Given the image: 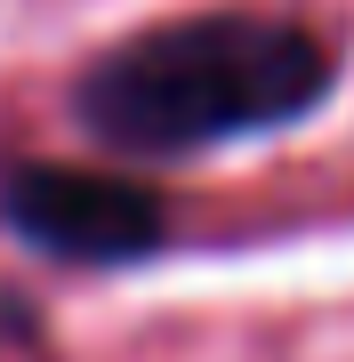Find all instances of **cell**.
Here are the masks:
<instances>
[{
	"label": "cell",
	"instance_id": "obj_1",
	"mask_svg": "<svg viewBox=\"0 0 354 362\" xmlns=\"http://www.w3.org/2000/svg\"><path fill=\"white\" fill-rule=\"evenodd\" d=\"M338 81V49L298 16H177L105 49L73 81V121L121 161H185L306 121Z\"/></svg>",
	"mask_w": 354,
	"mask_h": 362
},
{
	"label": "cell",
	"instance_id": "obj_2",
	"mask_svg": "<svg viewBox=\"0 0 354 362\" xmlns=\"http://www.w3.org/2000/svg\"><path fill=\"white\" fill-rule=\"evenodd\" d=\"M0 218L40 258L65 266H137L170 242V209L129 169H73V161H16L0 177Z\"/></svg>",
	"mask_w": 354,
	"mask_h": 362
},
{
	"label": "cell",
	"instance_id": "obj_3",
	"mask_svg": "<svg viewBox=\"0 0 354 362\" xmlns=\"http://www.w3.org/2000/svg\"><path fill=\"white\" fill-rule=\"evenodd\" d=\"M0 338H33V314L16 306V290H0Z\"/></svg>",
	"mask_w": 354,
	"mask_h": 362
}]
</instances>
